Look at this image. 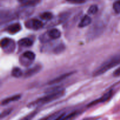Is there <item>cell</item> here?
I'll return each instance as SVG.
<instances>
[{
  "instance_id": "1",
  "label": "cell",
  "mask_w": 120,
  "mask_h": 120,
  "mask_svg": "<svg viewBox=\"0 0 120 120\" xmlns=\"http://www.w3.org/2000/svg\"><path fill=\"white\" fill-rule=\"evenodd\" d=\"M64 94H65V91L63 89H62L56 92L52 93H49L46 96L38 98L34 101L30 103L28 105V107H35L45 105V104H46L53 101L56 100L61 98Z\"/></svg>"
},
{
  "instance_id": "2",
  "label": "cell",
  "mask_w": 120,
  "mask_h": 120,
  "mask_svg": "<svg viewBox=\"0 0 120 120\" xmlns=\"http://www.w3.org/2000/svg\"><path fill=\"white\" fill-rule=\"evenodd\" d=\"M120 64V55H116L111 57L103 63L101 66H100L97 69L94 70L93 73V75L94 77L99 76L100 75H103L104 73L107 72L112 68L117 66V65Z\"/></svg>"
},
{
  "instance_id": "3",
  "label": "cell",
  "mask_w": 120,
  "mask_h": 120,
  "mask_svg": "<svg viewBox=\"0 0 120 120\" xmlns=\"http://www.w3.org/2000/svg\"><path fill=\"white\" fill-rule=\"evenodd\" d=\"M17 18L15 12L8 9L0 11V25L11 22Z\"/></svg>"
},
{
  "instance_id": "4",
  "label": "cell",
  "mask_w": 120,
  "mask_h": 120,
  "mask_svg": "<svg viewBox=\"0 0 120 120\" xmlns=\"http://www.w3.org/2000/svg\"><path fill=\"white\" fill-rule=\"evenodd\" d=\"M0 47L7 52L10 53L14 51L15 43L11 39L4 38L0 41Z\"/></svg>"
},
{
  "instance_id": "5",
  "label": "cell",
  "mask_w": 120,
  "mask_h": 120,
  "mask_svg": "<svg viewBox=\"0 0 120 120\" xmlns=\"http://www.w3.org/2000/svg\"><path fill=\"white\" fill-rule=\"evenodd\" d=\"M27 28L33 30H38L42 28L43 25V22L38 19H30L28 20L25 23Z\"/></svg>"
},
{
  "instance_id": "6",
  "label": "cell",
  "mask_w": 120,
  "mask_h": 120,
  "mask_svg": "<svg viewBox=\"0 0 120 120\" xmlns=\"http://www.w3.org/2000/svg\"><path fill=\"white\" fill-rule=\"evenodd\" d=\"M112 94H113V91L112 90H110L109 91L107 92L106 93L104 94L102 97H101L100 98H99L98 99L96 100L93 101L91 102L90 104L88 105L89 107H93L94 105H96L97 104H100V103H104V102L107 101L109 100H110V98H111V97L112 96Z\"/></svg>"
},
{
  "instance_id": "7",
  "label": "cell",
  "mask_w": 120,
  "mask_h": 120,
  "mask_svg": "<svg viewBox=\"0 0 120 120\" xmlns=\"http://www.w3.org/2000/svg\"><path fill=\"white\" fill-rule=\"evenodd\" d=\"M23 8L19 9L18 11L15 12L16 14L17 18H23L25 17H28L29 15L32 14L33 9H32V7H22Z\"/></svg>"
},
{
  "instance_id": "8",
  "label": "cell",
  "mask_w": 120,
  "mask_h": 120,
  "mask_svg": "<svg viewBox=\"0 0 120 120\" xmlns=\"http://www.w3.org/2000/svg\"><path fill=\"white\" fill-rule=\"evenodd\" d=\"M41 66L40 65H36L35 66L32 67V68H30V69H28L26 71H25L24 74L23 75L24 76V77L25 78H28V77H30L32 76H34L36 74L38 73L41 70Z\"/></svg>"
},
{
  "instance_id": "9",
  "label": "cell",
  "mask_w": 120,
  "mask_h": 120,
  "mask_svg": "<svg viewBox=\"0 0 120 120\" xmlns=\"http://www.w3.org/2000/svg\"><path fill=\"white\" fill-rule=\"evenodd\" d=\"M21 30V25L19 23H14L8 26L6 30L11 34H15Z\"/></svg>"
},
{
  "instance_id": "10",
  "label": "cell",
  "mask_w": 120,
  "mask_h": 120,
  "mask_svg": "<svg viewBox=\"0 0 120 120\" xmlns=\"http://www.w3.org/2000/svg\"><path fill=\"white\" fill-rule=\"evenodd\" d=\"M73 72H69L63 74V75H61V76H59V77H56V78L54 79L53 80H51L50 82H49V84H55L60 83V82H62L63 80H65L66 79H67L68 77H70L71 75H73Z\"/></svg>"
},
{
  "instance_id": "11",
  "label": "cell",
  "mask_w": 120,
  "mask_h": 120,
  "mask_svg": "<svg viewBox=\"0 0 120 120\" xmlns=\"http://www.w3.org/2000/svg\"><path fill=\"white\" fill-rule=\"evenodd\" d=\"M21 95L19 94L14 95V96H11V97H8V98H6L5 99H4L3 100L1 101L0 104H1V105H7V104H9V103H12V102L16 101L19 100L21 98Z\"/></svg>"
},
{
  "instance_id": "12",
  "label": "cell",
  "mask_w": 120,
  "mask_h": 120,
  "mask_svg": "<svg viewBox=\"0 0 120 120\" xmlns=\"http://www.w3.org/2000/svg\"><path fill=\"white\" fill-rule=\"evenodd\" d=\"M48 35L50 38L52 39H57L61 36V32L59 29L56 28H52L48 32Z\"/></svg>"
},
{
  "instance_id": "13",
  "label": "cell",
  "mask_w": 120,
  "mask_h": 120,
  "mask_svg": "<svg viewBox=\"0 0 120 120\" xmlns=\"http://www.w3.org/2000/svg\"><path fill=\"white\" fill-rule=\"evenodd\" d=\"M91 23V19L88 15H85L80 22L79 26L80 28H84V27L89 26Z\"/></svg>"
},
{
  "instance_id": "14",
  "label": "cell",
  "mask_w": 120,
  "mask_h": 120,
  "mask_svg": "<svg viewBox=\"0 0 120 120\" xmlns=\"http://www.w3.org/2000/svg\"><path fill=\"white\" fill-rule=\"evenodd\" d=\"M19 45L22 47H30L32 45L33 41L30 39L25 38L20 39L18 41Z\"/></svg>"
},
{
  "instance_id": "15",
  "label": "cell",
  "mask_w": 120,
  "mask_h": 120,
  "mask_svg": "<svg viewBox=\"0 0 120 120\" xmlns=\"http://www.w3.org/2000/svg\"><path fill=\"white\" fill-rule=\"evenodd\" d=\"M41 1V0H26L24 2H22V7H33L39 4Z\"/></svg>"
},
{
  "instance_id": "16",
  "label": "cell",
  "mask_w": 120,
  "mask_h": 120,
  "mask_svg": "<svg viewBox=\"0 0 120 120\" xmlns=\"http://www.w3.org/2000/svg\"><path fill=\"white\" fill-rule=\"evenodd\" d=\"M11 75L15 78H19L23 76V72L20 68H14L12 70Z\"/></svg>"
},
{
  "instance_id": "17",
  "label": "cell",
  "mask_w": 120,
  "mask_h": 120,
  "mask_svg": "<svg viewBox=\"0 0 120 120\" xmlns=\"http://www.w3.org/2000/svg\"><path fill=\"white\" fill-rule=\"evenodd\" d=\"M22 56L31 62L34 61L35 59V54L31 51L25 52L22 54Z\"/></svg>"
},
{
  "instance_id": "18",
  "label": "cell",
  "mask_w": 120,
  "mask_h": 120,
  "mask_svg": "<svg viewBox=\"0 0 120 120\" xmlns=\"http://www.w3.org/2000/svg\"><path fill=\"white\" fill-rule=\"evenodd\" d=\"M53 17L52 13L50 12H45L41 15V18L45 21H50Z\"/></svg>"
},
{
  "instance_id": "19",
  "label": "cell",
  "mask_w": 120,
  "mask_h": 120,
  "mask_svg": "<svg viewBox=\"0 0 120 120\" xmlns=\"http://www.w3.org/2000/svg\"><path fill=\"white\" fill-rule=\"evenodd\" d=\"M65 49V46L64 45L60 43L58 45L56 46L53 49V52L56 54H60L63 52Z\"/></svg>"
},
{
  "instance_id": "20",
  "label": "cell",
  "mask_w": 120,
  "mask_h": 120,
  "mask_svg": "<svg viewBox=\"0 0 120 120\" xmlns=\"http://www.w3.org/2000/svg\"><path fill=\"white\" fill-rule=\"evenodd\" d=\"M97 11H98V7L96 5H93L90 6V8H89L88 14L90 15H94V14H96Z\"/></svg>"
},
{
  "instance_id": "21",
  "label": "cell",
  "mask_w": 120,
  "mask_h": 120,
  "mask_svg": "<svg viewBox=\"0 0 120 120\" xmlns=\"http://www.w3.org/2000/svg\"><path fill=\"white\" fill-rule=\"evenodd\" d=\"M112 8H113L115 12L117 13V14H120V0L116 1L113 4Z\"/></svg>"
},
{
  "instance_id": "22",
  "label": "cell",
  "mask_w": 120,
  "mask_h": 120,
  "mask_svg": "<svg viewBox=\"0 0 120 120\" xmlns=\"http://www.w3.org/2000/svg\"><path fill=\"white\" fill-rule=\"evenodd\" d=\"M60 114H59V112H56V113H53L52 114H50L49 116H46V117H45L43 118H41V119L39 120H53L55 119L57 116H58Z\"/></svg>"
},
{
  "instance_id": "23",
  "label": "cell",
  "mask_w": 120,
  "mask_h": 120,
  "mask_svg": "<svg viewBox=\"0 0 120 120\" xmlns=\"http://www.w3.org/2000/svg\"><path fill=\"white\" fill-rule=\"evenodd\" d=\"M68 2L72 4H81L85 2L86 0H66Z\"/></svg>"
},
{
  "instance_id": "24",
  "label": "cell",
  "mask_w": 120,
  "mask_h": 120,
  "mask_svg": "<svg viewBox=\"0 0 120 120\" xmlns=\"http://www.w3.org/2000/svg\"><path fill=\"white\" fill-rule=\"evenodd\" d=\"M35 114H36V112H32V113H30V114L25 116V117L22 118V119H21L20 120H31L32 119L33 117L35 116Z\"/></svg>"
},
{
  "instance_id": "25",
  "label": "cell",
  "mask_w": 120,
  "mask_h": 120,
  "mask_svg": "<svg viewBox=\"0 0 120 120\" xmlns=\"http://www.w3.org/2000/svg\"><path fill=\"white\" fill-rule=\"evenodd\" d=\"M11 111H12V110H10V109H8V110H5V111H4L3 112H2V113L0 114V118H4V117L7 116L8 115H9V114L11 113Z\"/></svg>"
},
{
  "instance_id": "26",
  "label": "cell",
  "mask_w": 120,
  "mask_h": 120,
  "mask_svg": "<svg viewBox=\"0 0 120 120\" xmlns=\"http://www.w3.org/2000/svg\"><path fill=\"white\" fill-rule=\"evenodd\" d=\"M113 76L116 77H120V66L118 68V69H117L114 71Z\"/></svg>"
},
{
  "instance_id": "27",
  "label": "cell",
  "mask_w": 120,
  "mask_h": 120,
  "mask_svg": "<svg viewBox=\"0 0 120 120\" xmlns=\"http://www.w3.org/2000/svg\"><path fill=\"white\" fill-rule=\"evenodd\" d=\"M18 1H19V2H22H22H24L25 1H26V0H18Z\"/></svg>"
}]
</instances>
